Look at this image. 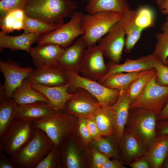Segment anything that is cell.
Returning a JSON list of instances; mask_svg holds the SVG:
<instances>
[{
    "mask_svg": "<svg viewBox=\"0 0 168 168\" xmlns=\"http://www.w3.org/2000/svg\"><path fill=\"white\" fill-rule=\"evenodd\" d=\"M77 7L72 0H28L23 10L32 18L57 25L64 23L63 18L71 16Z\"/></svg>",
    "mask_w": 168,
    "mask_h": 168,
    "instance_id": "1",
    "label": "cell"
},
{
    "mask_svg": "<svg viewBox=\"0 0 168 168\" xmlns=\"http://www.w3.org/2000/svg\"><path fill=\"white\" fill-rule=\"evenodd\" d=\"M78 118L65 110H58L44 118L33 121L35 127L43 131L58 147L76 133Z\"/></svg>",
    "mask_w": 168,
    "mask_h": 168,
    "instance_id": "2",
    "label": "cell"
},
{
    "mask_svg": "<svg viewBox=\"0 0 168 168\" xmlns=\"http://www.w3.org/2000/svg\"><path fill=\"white\" fill-rule=\"evenodd\" d=\"M54 144L42 130L36 128L31 139L12 157L20 168H35Z\"/></svg>",
    "mask_w": 168,
    "mask_h": 168,
    "instance_id": "3",
    "label": "cell"
},
{
    "mask_svg": "<svg viewBox=\"0 0 168 168\" xmlns=\"http://www.w3.org/2000/svg\"><path fill=\"white\" fill-rule=\"evenodd\" d=\"M134 10L130 9L121 20L114 25L105 36L98 42L104 55L110 62L119 64L122 58L123 50L124 47L126 28L135 16Z\"/></svg>",
    "mask_w": 168,
    "mask_h": 168,
    "instance_id": "4",
    "label": "cell"
},
{
    "mask_svg": "<svg viewBox=\"0 0 168 168\" xmlns=\"http://www.w3.org/2000/svg\"><path fill=\"white\" fill-rule=\"evenodd\" d=\"M124 14L116 12L102 11L84 15L82 23L84 33L82 36L85 40L87 47L96 44L121 20Z\"/></svg>",
    "mask_w": 168,
    "mask_h": 168,
    "instance_id": "5",
    "label": "cell"
},
{
    "mask_svg": "<svg viewBox=\"0 0 168 168\" xmlns=\"http://www.w3.org/2000/svg\"><path fill=\"white\" fill-rule=\"evenodd\" d=\"M58 147L61 160L59 168H91V147L76 133L63 141Z\"/></svg>",
    "mask_w": 168,
    "mask_h": 168,
    "instance_id": "6",
    "label": "cell"
},
{
    "mask_svg": "<svg viewBox=\"0 0 168 168\" xmlns=\"http://www.w3.org/2000/svg\"><path fill=\"white\" fill-rule=\"evenodd\" d=\"M158 114L140 109H129L126 127L138 139L147 150L156 138Z\"/></svg>",
    "mask_w": 168,
    "mask_h": 168,
    "instance_id": "7",
    "label": "cell"
},
{
    "mask_svg": "<svg viewBox=\"0 0 168 168\" xmlns=\"http://www.w3.org/2000/svg\"><path fill=\"white\" fill-rule=\"evenodd\" d=\"M36 129L33 121L16 118L0 137V151L13 156L31 139Z\"/></svg>",
    "mask_w": 168,
    "mask_h": 168,
    "instance_id": "8",
    "label": "cell"
},
{
    "mask_svg": "<svg viewBox=\"0 0 168 168\" xmlns=\"http://www.w3.org/2000/svg\"><path fill=\"white\" fill-rule=\"evenodd\" d=\"M64 70L67 77L69 93L73 94L78 87L83 88L93 95L102 107L112 106L118 99L120 94L119 90L107 88L97 81L84 77L71 70Z\"/></svg>",
    "mask_w": 168,
    "mask_h": 168,
    "instance_id": "9",
    "label": "cell"
},
{
    "mask_svg": "<svg viewBox=\"0 0 168 168\" xmlns=\"http://www.w3.org/2000/svg\"><path fill=\"white\" fill-rule=\"evenodd\" d=\"M156 74L141 94L130 104L129 109H140L158 114L168 101V86L158 84Z\"/></svg>",
    "mask_w": 168,
    "mask_h": 168,
    "instance_id": "10",
    "label": "cell"
},
{
    "mask_svg": "<svg viewBox=\"0 0 168 168\" xmlns=\"http://www.w3.org/2000/svg\"><path fill=\"white\" fill-rule=\"evenodd\" d=\"M84 15L82 12H74L68 22L63 23L52 32L42 36L37 43H54L64 49L68 47L76 38L84 34L82 23Z\"/></svg>",
    "mask_w": 168,
    "mask_h": 168,
    "instance_id": "11",
    "label": "cell"
},
{
    "mask_svg": "<svg viewBox=\"0 0 168 168\" xmlns=\"http://www.w3.org/2000/svg\"><path fill=\"white\" fill-rule=\"evenodd\" d=\"M108 71L100 47L95 44L86 47L78 68V72L84 77L98 81L104 77Z\"/></svg>",
    "mask_w": 168,
    "mask_h": 168,
    "instance_id": "12",
    "label": "cell"
},
{
    "mask_svg": "<svg viewBox=\"0 0 168 168\" xmlns=\"http://www.w3.org/2000/svg\"><path fill=\"white\" fill-rule=\"evenodd\" d=\"M34 69L30 66L22 67L12 59L0 60V70L5 80L4 84H0V87L5 93L6 100L12 98L13 91Z\"/></svg>",
    "mask_w": 168,
    "mask_h": 168,
    "instance_id": "13",
    "label": "cell"
},
{
    "mask_svg": "<svg viewBox=\"0 0 168 168\" xmlns=\"http://www.w3.org/2000/svg\"><path fill=\"white\" fill-rule=\"evenodd\" d=\"M73 94V96L66 103L64 110L78 118L92 115L102 107L97 99L83 88H77Z\"/></svg>",
    "mask_w": 168,
    "mask_h": 168,
    "instance_id": "14",
    "label": "cell"
},
{
    "mask_svg": "<svg viewBox=\"0 0 168 168\" xmlns=\"http://www.w3.org/2000/svg\"><path fill=\"white\" fill-rule=\"evenodd\" d=\"M26 79L31 83L49 86H59L68 83L64 70L56 64L36 68Z\"/></svg>",
    "mask_w": 168,
    "mask_h": 168,
    "instance_id": "15",
    "label": "cell"
},
{
    "mask_svg": "<svg viewBox=\"0 0 168 168\" xmlns=\"http://www.w3.org/2000/svg\"><path fill=\"white\" fill-rule=\"evenodd\" d=\"M121 151V160L124 164L130 162L145 156L147 149L136 136L128 128H125L119 142Z\"/></svg>",
    "mask_w": 168,
    "mask_h": 168,
    "instance_id": "16",
    "label": "cell"
},
{
    "mask_svg": "<svg viewBox=\"0 0 168 168\" xmlns=\"http://www.w3.org/2000/svg\"><path fill=\"white\" fill-rule=\"evenodd\" d=\"M32 48L30 54L36 68L55 65L65 49L56 44L45 43Z\"/></svg>",
    "mask_w": 168,
    "mask_h": 168,
    "instance_id": "17",
    "label": "cell"
},
{
    "mask_svg": "<svg viewBox=\"0 0 168 168\" xmlns=\"http://www.w3.org/2000/svg\"><path fill=\"white\" fill-rule=\"evenodd\" d=\"M86 47L85 40L81 36L72 45L64 49L56 64L64 70H71L78 74V68Z\"/></svg>",
    "mask_w": 168,
    "mask_h": 168,
    "instance_id": "18",
    "label": "cell"
},
{
    "mask_svg": "<svg viewBox=\"0 0 168 168\" xmlns=\"http://www.w3.org/2000/svg\"><path fill=\"white\" fill-rule=\"evenodd\" d=\"M58 110L49 101H39L18 105L15 118L34 121L48 117Z\"/></svg>",
    "mask_w": 168,
    "mask_h": 168,
    "instance_id": "19",
    "label": "cell"
},
{
    "mask_svg": "<svg viewBox=\"0 0 168 168\" xmlns=\"http://www.w3.org/2000/svg\"><path fill=\"white\" fill-rule=\"evenodd\" d=\"M158 60L152 54L136 59H127L121 64H114L109 62L106 64L108 72L102 78L117 72H131L151 69L154 68L155 63Z\"/></svg>",
    "mask_w": 168,
    "mask_h": 168,
    "instance_id": "20",
    "label": "cell"
},
{
    "mask_svg": "<svg viewBox=\"0 0 168 168\" xmlns=\"http://www.w3.org/2000/svg\"><path fill=\"white\" fill-rule=\"evenodd\" d=\"M32 87L44 95L51 103L59 110H64L66 103L74 96L68 91V85L54 86H45L37 83H31Z\"/></svg>",
    "mask_w": 168,
    "mask_h": 168,
    "instance_id": "21",
    "label": "cell"
},
{
    "mask_svg": "<svg viewBox=\"0 0 168 168\" xmlns=\"http://www.w3.org/2000/svg\"><path fill=\"white\" fill-rule=\"evenodd\" d=\"M130 104L127 91L120 95L117 101L110 106L114 123V135L119 143L122 137L128 118Z\"/></svg>",
    "mask_w": 168,
    "mask_h": 168,
    "instance_id": "22",
    "label": "cell"
},
{
    "mask_svg": "<svg viewBox=\"0 0 168 168\" xmlns=\"http://www.w3.org/2000/svg\"><path fill=\"white\" fill-rule=\"evenodd\" d=\"M42 36L32 33H25L16 36L8 35L0 32V49H8L11 50H23L30 53L31 45Z\"/></svg>",
    "mask_w": 168,
    "mask_h": 168,
    "instance_id": "23",
    "label": "cell"
},
{
    "mask_svg": "<svg viewBox=\"0 0 168 168\" xmlns=\"http://www.w3.org/2000/svg\"><path fill=\"white\" fill-rule=\"evenodd\" d=\"M150 167L160 168L168 156V135H157L144 156Z\"/></svg>",
    "mask_w": 168,
    "mask_h": 168,
    "instance_id": "24",
    "label": "cell"
},
{
    "mask_svg": "<svg viewBox=\"0 0 168 168\" xmlns=\"http://www.w3.org/2000/svg\"><path fill=\"white\" fill-rule=\"evenodd\" d=\"M148 70L131 72L115 73L102 78L97 82L109 88L119 90L120 96L127 91L130 84L133 81Z\"/></svg>",
    "mask_w": 168,
    "mask_h": 168,
    "instance_id": "25",
    "label": "cell"
},
{
    "mask_svg": "<svg viewBox=\"0 0 168 168\" xmlns=\"http://www.w3.org/2000/svg\"><path fill=\"white\" fill-rule=\"evenodd\" d=\"M12 98L18 105L39 101H49L43 94L34 89L31 83L26 79L24 80L13 91Z\"/></svg>",
    "mask_w": 168,
    "mask_h": 168,
    "instance_id": "26",
    "label": "cell"
},
{
    "mask_svg": "<svg viewBox=\"0 0 168 168\" xmlns=\"http://www.w3.org/2000/svg\"><path fill=\"white\" fill-rule=\"evenodd\" d=\"M85 9L88 14L102 11L124 14L130 9L126 0H91L86 6Z\"/></svg>",
    "mask_w": 168,
    "mask_h": 168,
    "instance_id": "27",
    "label": "cell"
},
{
    "mask_svg": "<svg viewBox=\"0 0 168 168\" xmlns=\"http://www.w3.org/2000/svg\"><path fill=\"white\" fill-rule=\"evenodd\" d=\"M92 116L103 136L114 134V123L110 106L101 107L96 111Z\"/></svg>",
    "mask_w": 168,
    "mask_h": 168,
    "instance_id": "28",
    "label": "cell"
},
{
    "mask_svg": "<svg viewBox=\"0 0 168 168\" xmlns=\"http://www.w3.org/2000/svg\"><path fill=\"white\" fill-rule=\"evenodd\" d=\"M119 143L114 135L103 136L98 140H93L90 144L93 147L110 158L121 160L119 146Z\"/></svg>",
    "mask_w": 168,
    "mask_h": 168,
    "instance_id": "29",
    "label": "cell"
},
{
    "mask_svg": "<svg viewBox=\"0 0 168 168\" xmlns=\"http://www.w3.org/2000/svg\"><path fill=\"white\" fill-rule=\"evenodd\" d=\"M26 14L23 10L12 11L0 19L2 32L7 34L13 31L23 29Z\"/></svg>",
    "mask_w": 168,
    "mask_h": 168,
    "instance_id": "30",
    "label": "cell"
},
{
    "mask_svg": "<svg viewBox=\"0 0 168 168\" xmlns=\"http://www.w3.org/2000/svg\"><path fill=\"white\" fill-rule=\"evenodd\" d=\"M18 105L11 98L0 104V137L16 118Z\"/></svg>",
    "mask_w": 168,
    "mask_h": 168,
    "instance_id": "31",
    "label": "cell"
},
{
    "mask_svg": "<svg viewBox=\"0 0 168 168\" xmlns=\"http://www.w3.org/2000/svg\"><path fill=\"white\" fill-rule=\"evenodd\" d=\"M63 23L57 25L49 24L32 18L26 15L23 30L24 33H30L42 36L54 31Z\"/></svg>",
    "mask_w": 168,
    "mask_h": 168,
    "instance_id": "32",
    "label": "cell"
},
{
    "mask_svg": "<svg viewBox=\"0 0 168 168\" xmlns=\"http://www.w3.org/2000/svg\"><path fill=\"white\" fill-rule=\"evenodd\" d=\"M162 32L156 33L157 41L152 54L164 64L168 57V22L166 21L161 25Z\"/></svg>",
    "mask_w": 168,
    "mask_h": 168,
    "instance_id": "33",
    "label": "cell"
},
{
    "mask_svg": "<svg viewBox=\"0 0 168 168\" xmlns=\"http://www.w3.org/2000/svg\"><path fill=\"white\" fill-rule=\"evenodd\" d=\"M156 74V70L153 68L139 76L131 83L128 90L130 104L141 94Z\"/></svg>",
    "mask_w": 168,
    "mask_h": 168,
    "instance_id": "34",
    "label": "cell"
},
{
    "mask_svg": "<svg viewBox=\"0 0 168 168\" xmlns=\"http://www.w3.org/2000/svg\"><path fill=\"white\" fill-rule=\"evenodd\" d=\"M136 11L134 22L137 26L142 30L154 26L155 14L151 8L139 5Z\"/></svg>",
    "mask_w": 168,
    "mask_h": 168,
    "instance_id": "35",
    "label": "cell"
},
{
    "mask_svg": "<svg viewBox=\"0 0 168 168\" xmlns=\"http://www.w3.org/2000/svg\"><path fill=\"white\" fill-rule=\"evenodd\" d=\"M134 19L127 26L124 45V52L129 53L140 39L143 30L135 24Z\"/></svg>",
    "mask_w": 168,
    "mask_h": 168,
    "instance_id": "36",
    "label": "cell"
},
{
    "mask_svg": "<svg viewBox=\"0 0 168 168\" xmlns=\"http://www.w3.org/2000/svg\"><path fill=\"white\" fill-rule=\"evenodd\" d=\"M61 161L59 147L54 144L48 154L35 168H59Z\"/></svg>",
    "mask_w": 168,
    "mask_h": 168,
    "instance_id": "37",
    "label": "cell"
},
{
    "mask_svg": "<svg viewBox=\"0 0 168 168\" xmlns=\"http://www.w3.org/2000/svg\"><path fill=\"white\" fill-rule=\"evenodd\" d=\"M28 0H0V19L12 11L23 10Z\"/></svg>",
    "mask_w": 168,
    "mask_h": 168,
    "instance_id": "38",
    "label": "cell"
},
{
    "mask_svg": "<svg viewBox=\"0 0 168 168\" xmlns=\"http://www.w3.org/2000/svg\"><path fill=\"white\" fill-rule=\"evenodd\" d=\"M154 68L156 71V83L161 86H168V67L158 60L155 63Z\"/></svg>",
    "mask_w": 168,
    "mask_h": 168,
    "instance_id": "39",
    "label": "cell"
},
{
    "mask_svg": "<svg viewBox=\"0 0 168 168\" xmlns=\"http://www.w3.org/2000/svg\"><path fill=\"white\" fill-rule=\"evenodd\" d=\"M76 133L85 143L90 144L93 139L88 128L85 118L78 117Z\"/></svg>",
    "mask_w": 168,
    "mask_h": 168,
    "instance_id": "40",
    "label": "cell"
},
{
    "mask_svg": "<svg viewBox=\"0 0 168 168\" xmlns=\"http://www.w3.org/2000/svg\"><path fill=\"white\" fill-rule=\"evenodd\" d=\"M91 168H102L105 163L110 158L95 148L91 147Z\"/></svg>",
    "mask_w": 168,
    "mask_h": 168,
    "instance_id": "41",
    "label": "cell"
},
{
    "mask_svg": "<svg viewBox=\"0 0 168 168\" xmlns=\"http://www.w3.org/2000/svg\"><path fill=\"white\" fill-rule=\"evenodd\" d=\"M86 124L93 140H98L101 139L103 136L97 127L92 115L85 118Z\"/></svg>",
    "mask_w": 168,
    "mask_h": 168,
    "instance_id": "42",
    "label": "cell"
},
{
    "mask_svg": "<svg viewBox=\"0 0 168 168\" xmlns=\"http://www.w3.org/2000/svg\"><path fill=\"white\" fill-rule=\"evenodd\" d=\"M12 158L6 156L0 151V168H18Z\"/></svg>",
    "mask_w": 168,
    "mask_h": 168,
    "instance_id": "43",
    "label": "cell"
},
{
    "mask_svg": "<svg viewBox=\"0 0 168 168\" xmlns=\"http://www.w3.org/2000/svg\"><path fill=\"white\" fill-rule=\"evenodd\" d=\"M141 157L130 162L128 165L132 168H150L148 162L145 156H142V158Z\"/></svg>",
    "mask_w": 168,
    "mask_h": 168,
    "instance_id": "44",
    "label": "cell"
},
{
    "mask_svg": "<svg viewBox=\"0 0 168 168\" xmlns=\"http://www.w3.org/2000/svg\"><path fill=\"white\" fill-rule=\"evenodd\" d=\"M124 164L121 160L113 159H110L104 165L102 168H125Z\"/></svg>",
    "mask_w": 168,
    "mask_h": 168,
    "instance_id": "45",
    "label": "cell"
},
{
    "mask_svg": "<svg viewBox=\"0 0 168 168\" xmlns=\"http://www.w3.org/2000/svg\"><path fill=\"white\" fill-rule=\"evenodd\" d=\"M156 132L158 135H168V119L158 121Z\"/></svg>",
    "mask_w": 168,
    "mask_h": 168,
    "instance_id": "46",
    "label": "cell"
},
{
    "mask_svg": "<svg viewBox=\"0 0 168 168\" xmlns=\"http://www.w3.org/2000/svg\"><path fill=\"white\" fill-rule=\"evenodd\" d=\"M167 119H168V101L163 109L157 116L158 121Z\"/></svg>",
    "mask_w": 168,
    "mask_h": 168,
    "instance_id": "47",
    "label": "cell"
},
{
    "mask_svg": "<svg viewBox=\"0 0 168 168\" xmlns=\"http://www.w3.org/2000/svg\"><path fill=\"white\" fill-rule=\"evenodd\" d=\"M162 14L166 15L168 14V0H165L158 5Z\"/></svg>",
    "mask_w": 168,
    "mask_h": 168,
    "instance_id": "48",
    "label": "cell"
},
{
    "mask_svg": "<svg viewBox=\"0 0 168 168\" xmlns=\"http://www.w3.org/2000/svg\"><path fill=\"white\" fill-rule=\"evenodd\" d=\"M162 167L163 168H168V156L164 162Z\"/></svg>",
    "mask_w": 168,
    "mask_h": 168,
    "instance_id": "49",
    "label": "cell"
},
{
    "mask_svg": "<svg viewBox=\"0 0 168 168\" xmlns=\"http://www.w3.org/2000/svg\"><path fill=\"white\" fill-rule=\"evenodd\" d=\"M165 0H156V2L158 5L160 4L162 2Z\"/></svg>",
    "mask_w": 168,
    "mask_h": 168,
    "instance_id": "50",
    "label": "cell"
},
{
    "mask_svg": "<svg viewBox=\"0 0 168 168\" xmlns=\"http://www.w3.org/2000/svg\"><path fill=\"white\" fill-rule=\"evenodd\" d=\"M164 64L168 67V57L166 59Z\"/></svg>",
    "mask_w": 168,
    "mask_h": 168,
    "instance_id": "51",
    "label": "cell"
},
{
    "mask_svg": "<svg viewBox=\"0 0 168 168\" xmlns=\"http://www.w3.org/2000/svg\"><path fill=\"white\" fill-rule=\"evenodd\" d=\"M83 1H86L88 2H90L91 0H83Z\"/></svg>",
    "mask_w": 168,
    "mask_h": 168,
    "instance_id": "52",
    "label": "cell"
},
{
    "mask_svg": "<svg viewBox=\"0 0 168 168\" xmlns=\"http://www.w3.org/2000/svg\"><path fill=\"white\" fill-rule=\"evenodd\" d=\"M167 15V20L166 21L168 22V14Z\"/></svg>",
    "mask_w": 168,
    "mask_h": 168,
    "instance_id": "53",
    "label": "cell"
}]
</instances>
